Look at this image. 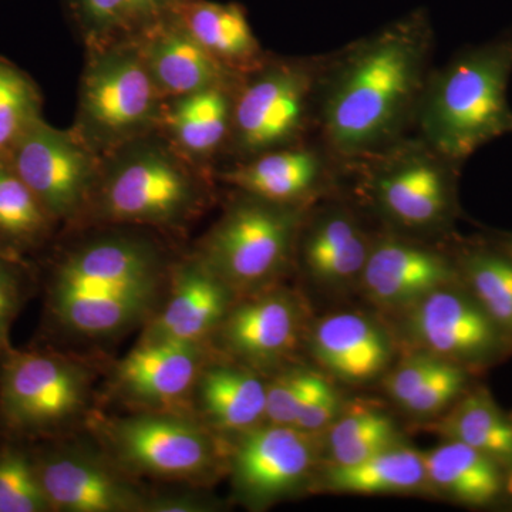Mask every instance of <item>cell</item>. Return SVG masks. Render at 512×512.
Returning a JSON list of instances; mask_svg holds the SVG:
<instances>
[{
  "label": "cell",
  "instance_id": "1",
  "mask_svg": "<svg viewBox=\"0 0 512 512\" xmlns=\"http://www.w3.org/2000/svg\"><path fill=\"white\" fill-rule=\"evenodd\" d=\"M36 261L43 293L35 342L76 350L106 345L146 325L163 302L174 259L157 232L136 227L74 229Z\"/></svg>",
  "mask_w": 512,
  "mask_h": 512
},
{
  "label": "cell",
  "instance_id": "2",
  "mask_svg": "<svg viewBox=\"0 0 512 512\" xmlns=\"http://www.w3.org/2000/svg\"><path fill=\"white\" fill-rule=\"evenodd\" d=\"M433 53L429 13L417 9L322 56L315 138L346 171L414 134Z\"/></svg>",
  "mask_w": 512,
  "mask_h": 512
},
{
  "label": "cell",
  "instance_id": "3",
  "mask_svg": "<svg viewBox=\"0 0 512 512\" xmlns=\"http://www.w3.org/2000/svg\"><path fill=\"white\" fill-rule=\"evenodd\" d=\"M214 197V171L190 163L157 131L101 157L99 180L77 229L119 225L180 234Z\"/></svg>",
  "mask_w": 512,
  "mask_h": 512
},
{
  "label": "cell",
  "instance_id": "4",
  "mask_svg": "<svg viewBox=\"0 0 512 512\" xmlns=\"http://www.w3.org/2000/svg\"><path fill=\"white\" fill-rule=\"evenodd\" d=\"M511 77L512 28L458 50L431 69L414 134L463 165L485 144L512 133Z\"/></svg>",
  "mask_w": 512,
  "mask_h": 512
},
{
  "label": "cell",
  "instance_id": "5",
  "mask_svg": "<svg viewBox=\"0 0 512 512\" xmlns=\"http://www.w3.org/2000/svg\"><path fill=\"white\" fill-rule=\"evenodd\" d=\"M100 367L76 350L32 343L0 357V441L36 444L87 430Z\"/></svg>",
  "mask_w": 512,
  "mask_h": 512
},
{
  "label": "cell",
  "instance_id": "6",
  "mask_svg": "<svg viewBox=\"0 0 512 512\" xmlns=\"http://www.w3.org/2000/svg\"><path fill=\"white\" fill-rule=\"evenodd\" d=\"M87 431L141 481L210 487L227 473V440L190 412L97 410Z\"/></svg>",
  "mask_w": 512,
  "mask_h": 512
},
{
  "label": "cell",
  "instance_id": "7",
  "mask_svg": "<svg viewBox=\"0 0 512 512\" xmlns=\"http://www.w3.org/2000/svg\"><path fill=\"white\" fill-rule=\"evenodd\" d=\"M86 50L74 133L100 157L157 133L165 99L131 36Z\"/></svg>",
  "mask_w": 512,
  "mask_h": 512
},
{
  "label": "cell",
  "instance_id": "8",
  "mask_svg": "<svg viewBox=\"0 0 512 512\" xmlns=\"http://www.w3.org/2000/svg\"><path fill=\"white\" fill-rule=\"evenodd\" d=\"M308 211L235 191L192 251L238 296L261 291L291 265Z\"/></svg>",
  "mask_w": 512,
  "mask_h": 512
},
{
  "label": "cell",
  "instance_id": "9",
  "mask_svg": "<svg viewBox=\"0 0 512 512\" xmlns=\"http://www.w3.org/2000/svg\"><path fill=\"white\" fill-rule=\"evenodd\" d=\"M320 63L322 56L269 53L264 63L239 77L225 157L237 163L311 140L316 131Z\"/></svg>",
  "mask_w": 512,
  "mask_h": 512
},
{
  "label": "cell",
  "instance_id": "10",
  "mask_svg": "<svg viewBox=\"0 0 512 512\" xmlns=\"http://www.w3.org/2000/svg\"><path fill=\"white\" fill-rule=\"evenodd\" d=\"M461 164L412 134L357 165L362 187L377 212L404 234L443 231L457 214Z\"/></svg>",
  "mask_w": 512,
  "mask_h": 512
},
{
  "label": "cell",
  "instance_id": "11",
  "mask_svg": "<svg viewBox=\"0 0 512 512\" xmlns=\"http://www.w3.org/2000/svg\"><path fill=\"white\" fill-rule=\"evenodd\" d=\"M52 512H144L151 490L111 458L89 431L32 444Z\"/></svg>",
  "mask_w": 512,
  "mask_h": 512
},
{
  "label": "cell",
  "instance_id": "12",
  "mask_svg": "<svg viewBox=\"0 0 512 512\" xmlns=\"http://www.w3.org/2000/svg\"><path fill=\"white\" fill-rule=\"evenodd\" d=\"M62 231L79 228L99 180L101 157L74 133L36 120L5 157Z\"/></svg>",
  "mask_w": 512,
  "mask_h": 512
},
{
  "label": "cell",
  "instance_id": "13",
  "mask_svg": "<svg viewBox=\"0 0 512 512\" xmlns=\"http://www.w3.org/2000/svg\"><path fill=\"white\" fill-rule=\"evenodd\" d=\"M210 356L208 345L201 343L138 340L107 369L100 406L107 403L123 412H190L195 380Z\"/></svg>",
  "mask_w": 512,
  "mask_h": 512
},
{
  "label": "cell",
  "instance_id": "14",
  "mask_svg": "<svg viewBox=\"0 0 512 512\" xmlns=\"http://www.w3.org/2000/svg\"><path fill=\"white\" fill-rule=\"evenodd\" d=\"M460 284L436 289L407 308V336L421 352L467 370L493 365L512 348V335Z\"/></svg>",
  "mask_w": 512,
  "mask_h": 512
},
{
  "label": "cell",
  "instance_id": "15",
  "mask_svg": "<svg viewBox=\"0 0 512 512\" xmlns=\"http://www.w3.org/2000/svg\"><path fill=\"white\" fill-rule=\"evenodd\" d=\"M313 434L262 423L227 440V473L238 501L264 508L296 494L315 467Z\"/></svg>",
  "mask_w": 512,
  "mask_h": 512
},
{
  "label": "cell",
  "instance_id": "16",
  "mask_svg": "<svg viewBox=\"0 0 512 512\" xmlns=\"http://www.w3.org/2000/svg\"><path fill=\"white\" fill-rule=\"evenodd\" d=\"M302 330L301 303L276 284L239 296L207 345L214 355L274 375L298 348Z\"/></svg>",
  "mask_w": 512,
  "mask_h": 512
},
{
  "label": "cell",
  "instance_id": "17",
  "mask_svg": "<svg viewBox=\"0 0 512 512\" xmlns=\"http://www.w3.org/2000/svg\"><path fill=\"white\" fill-rule=\"evenodd\" d=\"M343 173V165L311 138L231 163L215 171V180L275 204L311 208L335 190Z\"/></svg>",
  "mask_w": 512,
  "mask_h": 512
},
{
  "label": "cell",
  "instance_id": "18",
  "mask_svg": "<svg viewBox=\"0 0 512 512\" xmlns=\"http://www.w3.org/2000/svg\"><path fill=\"white\" fill-rule=\"evenodd\" d=\"M239 296L191 251L175 258L163 302L138 340L207 345Z\"/></svg>",
  "mask_w": 512,
  "mask_h": 512
},
{
  "label": "cell",
  "instance_id": "19",
  "mask_svg": "<svg viewBox=\"0 0 512 512\" xmlns=\"http://www.w3.org/2000/svg\"><path fill=\"white\" fill-rule=\"evenodd\" d=\"M460 282L456 259L393 231L375 237L360 278L370 301L403 311L430 292Z\"/></svg>",
  "mask_w": 512,
  "mask_h": 512
},
{
  "label": "cell",
  "instance_id": "20",
  "mask_svg": "<svg viewBox=\"0 0 512 512\" xmlns=\"http://www.w3.org/2000/svg\"><path fill=\"white\" fill-rule=\"evenodd\" d=\"M311 208L296 247L306 274L326 288L360 282L375 237L346 205L326 204L312 214Z\"/></svg>",
  "mask_w": 512,
  "mask_h": 512
},
{
  "label": "cell",
  "instance_id": "21",
  "mask_svg": "<svg viewBox=\"0 0 512 512\" xmlns=\"http://www.w3.org/2000/svg\"><path fill=\"white\" fill-rule=\"evenodd\" d=\"M266 389L264 375L211 352L195 380L190 412L229 439L265 423Z\"/></svg>",
  "mask_w": 512,
  "mask_h": 512
},
{
  "label": "cell",
  "instance_id": "22",
  "mask_svg": "<svg viewBox=\"0 0 512 512\" xmlns=\"http://www.w3.org/2000/svg\"><path fill=\"white\" fill-rule=\"evenodd\" d=\"M238 80L165 100L158 133L190 163L214 171L231 140Z\"/></svg>",
  "mask_w": 512,
  "mask_h": 512
},
{
  "label": "cell",
  "instance_id": "23",
  "mask_svg": "<svg viewBox=\"0 0 512 512\" xmlns=\"http://www.w3.org/2000/svg\"><path fill=\"white\" fill-rule=\"evenodd\" d=\"M130 36L165 100L239 79L208 55L173 16Z\"/></svg>",
  "mask_w": 512,
  "mask_h": 512
},
{
  "label": "cell",
  "instance_id": "24",
  "mask_svg": "<svg viewBox=\"0 0 512 512\" xmlns=\"http://www.w3.org/2000/svg\"><path fill=\"white\" fill-rule=\"evenodd\" d=\"M311 350L329 373L349 383L375 379L393 355L386 330L356 312H339L320 319L311 333Z\"/></svg>",
  "mask_w": 512,
  "mask_h": 512
},
{
  "label": "cell",
  "instance_id": "25",
  "mask_svg": "<svg viewBox=\"0 0 512 512\" xmlns=\"http://www.w3.org/2000/svg\"><path fill=\"white\" fill-rule=\"evenodd\" d=\"M168 15L235 76L241 77L256 69L269 55L252 30L247 10L239 3L183 0Z\"/></svg>",
  "mask_w": 512,
  "mask_h": 512
},
{
  "label": "cell",
  "instance_id": "26",
  "mask_svg": "<svg viewBox=\"0 0 512 512\" xmlns=\"http://www.w3.org/2000/svg\"><path fill=\"white\" fill-rule=\"evenodd\" d=\"M59 231L42 202L0 157V254L36 264Z\"/></svg>",
  "mask_w": 512,
  "mask_h": 512
},
{
  "label": "cell",
  "instance_id": "27",
  "mask_svg": "<svg viewBox=\"0 0 512 512\" xmlns=\"http://www.w3.org/2000/svg\"><path fill=\"white\" fill-rule=\"evenodd\" d=\"M427 483L458 503L484 507L505 493V468L480 451L447 440L424 456Z\"/></svg>",
  "mask_w": 512,
  "mask_h": 512
},
{
  "label": "cell",
  "instance_id": "28",
  "mask_svg": "<svg viewBox=\"0 0 512 512\" xmlns=\"http://www.w3.org/2000/svg\"><path fill=\"white\" fill-rule=\"evenodd\" d=\"M439 429L447 440L466 444L504 468L512 463V417L505 416L487 390L463 394Z\"/></svg>",
  "mask_w": 512,
  "mask_h": 512
},
{
  "label": "cell",
  "instance_id": "29",
  "mask_svg": "<svg viewBox=\"0 0 512 512\" xmlns=\"http://www.w3.org/2000/svg\"><path fill=\"white\" fill-rule=\"evenodd\" d=\"M426 483L424 456L397 444L359 463L332 466L328 471L330 487L346 493H409Z\"/></svg>",
  "mask_w": 512,
  "mask_h": 512
},
{
  "label": "cell",
  "instance_id": "30",
  "mask_svg": "<svg viewBox=\"0 0 512 512\" xmlns=\"http://www.w3.org/2000/svg\"><path fill=\"white\" fill-rule=\"evenodd\" d=\"M461 284L512 335V258L503 248L474 245L457 256Z\"/></svg>",
  "mask_w": 512,
  "mask_h": 512
},
{
  "label": "cell",
  "instance_id": "31",
  "mask_svg": "<svg viewBox=\"0 0 512 512\" xmlns=\"http://www.w3.org/2000/svg\"><path fill=\"white\" fill-rule=\"evenodd\" d=\"M332 466H349L396 444L392 419L370 407H352L330 424Z\"/></svg>",
  "mask_w": 512,
  "mask_h": 512
},
{
  "label": "cell",
  "instance_id": "32",
  "mask_svg": "<svg viewBox=\"0 0 512 512\" xmlns=\"http://www.w3.org/2000/svg\"><path fill=\"white\" fill-rule=\"evenodd\" d=\"M43 117V96L35 80L0 56V157L36 120Z\"/></svg>",
  "mask_w": 512,
  "mask_h": 512
},
{
  "label": "cell",
  "instance_id": "33",
  "mask_svg": "<svg viewBox=\"0 0 512 512\" xmlns=\"http://www.w3.org/2000/svg\"><path fill=\"white\" fill-rule=\"evenodd\" d=\"M0 512H52L32 444L0 441Z\"/></svg>",
  "mask_w": 512,
  "mask_h": 512
},
{
  "label": "cell",
  "instance_id": "34",
  "mask_svg": "<svg viewBox=\"0 0 512 512\" xmlns=\"http://www.w3.org/2000/svg\"><path fill=\"white\" fill-rule=\"evenodd\" d=\"M86 47L130 35V0H66Z\"/></svg>",
  "mask_w": 512,
  "mask_h": 512
},
{
  "label": "cell",
  "instance_id": "35",
  "mask_svg": "<svg viewBox=\"0 0 512 512\" xmlns=\"http://www.w3.org/2000/svg\"><path fill=\"white\" fill-rule=\"evenodd\" d=\"M37 291L36 264L0 254V357L13 348L10 340L13 325Z\"/></svg>",
  "mask_w": 512,
  "mask_h": 512
},
{
  "label": "cell",
  "instance_id": "36",
  "mask_svg": "<svg viewBox=\"0 0 512 512\" xmlns=\"http://www.w3.org/2000/svg\"><path fill=\"white\" fill-rule=\"evenodd\" d=\"M316 376V373L299 369H281L274 373L266 389L265 423L293 427Z\"/></svg>",
  "mask_w": 512,
  "mask_h": 512
},
{
  "label": "cell",
  "instance_id": "37",
  "mask_svg": "<svg viewBox=\"0 0 512 512\" xmlns=\"http://www.w3.org/2000/svg\"><path fill=\"white\" fill-rule=\"evenodd\" d=\"M468 383V370L456 363L444 362L426 384L403 404V409L414 416H433L457 402Z\"/></svg>",
  "mask_w": 512,
  "mask_h": 512
},
{
  "label": "cell",
  "instance_id": "38",
  "mask_svg": "<svg viewBox=\"0 0 512 512\" xmlns=\"http://www.w3.org/2000/svg\"><path fill=\"white\" fill-rule=\"evenodd\" d=\"M444 362L446 360L427 352H421V350L414 353L413 356L407 357L392 375L387 377V394L402 407L407 400L412 399L414 394L419 392Z\"/></svg>",
  "mask_w": 512,
  "mask_h": 512
},
{
  "label": "cell",
  "instance_id": "39",
  "mask_svg": "<svg viewBox=\"0 0 512 512\" xmlns=\"http://www.w3.org/2000/svg\"><path fill=\"white\" fill-rule=\"evenodd\" d=\"M339 394L322 376H316L293 427L315 434L326 429L339 417Z\"/></svg>",
  "mask_w": 512,
  "mask_h": 512
},
{
  "label": "cell",
  "instance_id": "40",
  "mask_svg": "<svg viewBox=\"0 0 512 512\" xmlns=\"http://www.w3.org/2000/svg\"><path fill=\"white\" fill-rule=\"evenodd\" d=\"M207 487L177 485L168 490H151L144 512H211L220 504L207 494Z\"/></svg>",
  "mask_w": 512,
  "mask_h": 512
},
{
  "label": "cell",
  "instance_id": "41",
  "mask_svg": "<svg viewBox=\"0 0 512 512\" xmlns=\"http://www.w3.org/2000/svg\"><path fill=\"white\" fill-rule=\"evenodd\" d=\"M181 2L183 0H130V35L165 18Z\"/></svg>",
  "mask_w": 512,
  "mask_h": 512
},
{
  "label": "cell",
  "instance_id": "42",
  "mask_svg": "<svg viewBox=\"0 0 512 512\" xmlns=\"http://www.w3.org/2000/svg\"><path fill=\"white\" fill-rule=\"evenodd\" d=\"M505 493L512 497V463L505 468Z\"/></svg>",
  "mask_w": 512,
  "mask_h": 512
},
{
  "label": "cell",
  "instance_id": "43",
  "mask_svg": "<svg viewBox=\"0 0 512 512\" xmlns=\"http://www.w3.org/2000/svg\"><path fill=\"white\" fill-rule=\"evenodd\" d=\"M501 248L504 249L505 252H507L508 255L512 258V235L505 239V242H503V245H501Z\"/></svg>",
  "mask_w": 512,
  "mask_h": 512
}]
</instances>
